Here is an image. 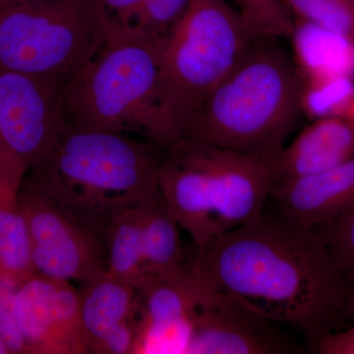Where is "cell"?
Returning a JSON list of instances; mask_svg holds the SVG:
<instances>
[{"instance_id":"obj_1","label":"cell","mask_w":354,"mask_h":354,"mask_svg":"<svg viewBox=\"0 0 354 354\" xmlns=\"http://www.w3.org/2000/svg\"><path fill=\"white\" fill-rule=\"evenodd\" d=\"M187 261L218 290L297 330L314 353L351 320L353 288L320 235L272 212L195 246Z\"/></svg>"},{"instance_id":"obj_2","label":"cell","mask_w":354,"mask_h":354,"mask_svg":"<svg viewBox=\"0 0 354 354\" xmlns=\"http://www.w3.org/2000/svg\"><path fill=\"white\" fill-rule=\"evenodd\" d=\"M162 147L125 133L72 127L64 121L53 148L21 189L46 198L106 234L114 216L162 196Z\"/></svg>"},{"instance_id":"obj_3","label":"cell","mask_w":354,"mask_h":354,"mask_svg":"<svg viewBox=\"0 0 354 354\" xmlns=\"http://www.w3.org/2000/svg\"><path fill=\"white\" fill-rule=\"evenodd\" d=\"M302 83L279 39L257 37L208 95L186 137L272 160L304 114Z\"/></svg>"},{"instance_id":"obj_4","label":"cell","mask_w":354,"mask_h":354,"mask_svg":"<svg viewBox=\"0 0 354 354\" xmlns=\"http://www.w3.org/2000/svg\"><path fill=\"white\" fill-rule=\"evenodd\" d=\"M271 162L184 137L162 148L158 187L179 227L201 246L264 215Z\"/></svg>"},{"instance_id":"obj_5","label":"cell","mask_w":354,"mask_h":354,"mask_svg":"<svg viewBox=\"0 0 354 354\" xmlns=\"http://www.w3.org/2000/svg\"><path fill=\"white\" fill-rule=\"evenodd\" d=\"M165 38L116 23L109 41L64 88V121L125 133L158 147L177 141L160 104Z\"/></svg>"},{"instance_id":"obj_6","label":"cell","mask_w":354,"mask_h":354,"mask_svg":"<svg viewBox=\"0 0 354 354\" xmlns=\"http://www.w3.org/2000/svg\"><path fill=\"white\" fill-rule=\"evenodd\" d=\"M257 37L227 0H191L162 46L160 104L177 140Z\"/></svg>"},{"instance_id":"obj_7","label":"cell","mask_w":354,"mask_h":354,"mask_svg":"<svg viewBox=\"0 0 354 354\" xmlns=\"http://www.w3.org/2000/svg\"><path fill=\"white\" fill-rule=\"evenodd\" d=\"M116 23L102 0H26L0 7V70L67 83Z\"/></svg>"},{"instance_id":"obj_8","label":"cell","mask_w":354,"mask_h":354,"mask_svg":"<svg viewBox=\"0 0 354 354\" xmlns=\"http://www.w3.org/2000/svg\"><path fill=\"white\" fill-rule=\"evenodd\" d=\"M64 81L0 70V201L17 204L23 181L64 125Z\"/></svg>"},{"instance_id":"obj_9","label":"cell","mask_w":354,"mask_h":354,"mask_svg":"<svg viewBox=\"0 0 354 354\" xmlns=\"http://www.w3.org/2000/svg\"><path fill=\"white\" fill-rule=\"evenodd\" d=\"M18 206L37 274L81 285L108 272L106 234L46 198L20 189Z\"/></svg>"},{"instance_id":"obj_10","label":"cell","mask_w":354,"mask_h":354,"mask_svg":"<svg viewBox=\"0 0 354 354\" xmlns=\"http://www.w3.org/2000/svg\"><path fill=\"white\" fill-rule=\"evenodd\" d=\"M209 286L189 263L138 290L139 322L132 354H186L193 316Z\"/></svg>"},{"instance_id":"obj_11","label":"cell","mask_w":354,"mask_h":354,"mask_svg":"<svg viewBox=\"0 0 354 354\" xmlns=\"http://www.w3.org/2000/svg\"><path fill=\"white\" fill-rule=\"evenodd\" d=\"M279 326L211 283L193 316L186 354L302 353Z\"/></svg>"},{"instance_id":"obj_12","label":"cell","mask_w":354,"mask_h":354,"mask_svg":"<svg viewBox=\"0 0 354 354\" xmlns=\"http://www.w3.org/2000/svg\"><path fill=\"white\" fill-rule=\"evenodd\" d=\"M14 307L25 353H88L80 292L70 281L35 274L18 286Z\"/></svg>"},{"instance_id":"obj_13","label":"cell","mask_w":354,"mask_h":354,"mask_svg":"<svg viewBox=\"0 0 354 354\" xmlns=\"http://www.w3.org/2000/svg\"><path fill=\"white\" fill-rule=\"evenodd\" d=\"M81 321L88 353L132 354L138 290L108 272L81 285Z\"/></svg>"},{"instance_id":"obj_14","label":"cell","mask_w":354,"mask_h":354,"mask_svg":"<svg viewBox=\"0 0 354 354\" xmlns=\"http://www.w3.org/2000/svg\"><path fill=\"white\" fill-rule=\"evenodd\" d=\"M272 213L302 227L337 220L354 206V158L333 169L272 183Z\"/></svg>"},{"instance_id":"obj_15","label":"cell","mask_w":354,"mask_h":354,"mask_svg":"<svg viewBox=\"0 0 354 354\" xmlns=\"http://www.w3.org/2000/svg\"><path fill=\"white\" fill-rule=\"evenodd\" d=\"M354 158V127L342 118L312 120L271 162L272 183L328 171Z\"/></svg>"},{"instance_id":"obj_16","label":"cell","mask_w":354,"mask_h":354,"mask_svg":"<svg viewBox=\"0 0 354 354\" xmlns=\"http://www.w3.org/2000/svg\"><path fill=\"white\" fill-rule=\"evenodd\" d=\"M293 60L302 79L346 76L354 79V41L304 21L293 20Z\"/></svg>"},{"instance_id":"obj_17","label":"cell","mask_w":354,"mask_h":354,"mask_svg":"<svg viewBox=\"0 0 354 354\" xmlns=\"http://www.w3.org/2000/svg\"><path fill=\"white\" fill-rule=\"evenodd\" d=\"M143 216L144 206L125 209L111 218L106 230L109 274L137 290L150 279L144 247Z\"/></svg>"},{"instance_id":"obj_18","label":"cell","mask_w":354,"mask_h":354,"mask_svg":"<svg viewBox=\"0 0 354 354\" xmlns=\"http://www.w3.org/2000/svg\"><path fill=\"white\" fill-rule=\"evenodd\" d=\"M143 227L150 279L171 274L187 263L181 246L180 227L162 196L144 206Z\"/></svg>"},{"instance_id":"obj_19","label":"cell","mask_w":354,"mask_h":354,"mask_svg":"<svg viewBox=\"0 0 354 354\" xmlns=\"http://www.w3.org/2000/svg\"><path fill=\"white\" fill-rule=\"evenodd\" d=\"M35 274L29 230L18 203L0 201V278L20 286Z\"/></svg>"},{"instance_id":"obj_20","label":"cell","mask_w":354,"mask_h":354,"mask_svg":"<svg viewBox=\"0 0 354 354\" xmlns=\"http://www.w3.org/2000/svg\"><path fill=\"white\" fill-rule=\"evenodd\" d=\"M302 80V113L311 120L344 118L354 99V79L346 76H324Z\"/></svg>"},{"instance_id":"obj_21","label":"cell","mask_w":354,"mask_h":354,"mask_svg":"<svg viewBox=\"0 0 354 354\" xmlns=\"http://www.w3.org/2000/svg\"><path fill=\"white\" fill-rule=\"evenodd\" d=\"M293 20L304 21L354 41V4L346 0H281Z\"/></svg>"},{"instance_id":"obj_22","label":"cell","mask_w":354,"mask_h":354,"mask_svg":"<svg viewBox=\"0 0 354 354\" xmlns=\"http://www.w3.org/2000/svg\"><path fill=\"white\" fill-rule=\"evenodd\" d=\"M241 14L256 36L290 39L293 19L281 0H234Z\"/></svg>"},{"instance_id":"obj_23","label":"cell","mask_w":354,"mask_h":354,"mask_svg":"<svg viewBox=\"0 0 354 354\" xmlns=\"http://www.w3.org/2000/svg\"><path fill=\"white\" fill-rule=\"evenodd\" d=\"M314 230L325 242L337 269L354 290V206L337 220Z\"/></svg>"},{"instance_id":"obj_24","label":"cell","mask_w":354,"mask_h":354,"mask_svg":"<svg viewBox=\"0 0 354 354\" xmlns=\"http://www.w3.org/2000/svg\"><path fill=\"white\" fill-rule=\"evenodd\" d=\"M191 0H143L131 26L165 38L185 12Z\"/></svg>"},{"instance_id":"obj_25","label":"cell","mask_w":354,"mask_h":354,"mask_svg":"<svg viewBox=\"0 0 354 354\" xmlns=\"http://www.w3.org/2000/svg\"><path fill=\"white\" fill-rule=\"evenodd\" d=\"M19 286L0 278V337L11 353H25V346L15 318V295Z\"/></svg>"},{"instance_id":"obj_26","label":"cell","mask_w":354,"mask_h":354,"mask_svg":"<svg viewBox=\"0 0 354 354\" xmlns=\"http://www.w3.org/2000/svg\"><path fill=\"white\" fill-rule=\"evenodd\" d=\"M315 353L354 354V322L348 329H339L326 335L319 342Z\"/></svg>"},{"instance_id":"obj_27","label":"cell","mask_w":354,"mask_h":354,"mask_svg":"<svg viewBox=\"0 0 354 354\" xmlns=\"http://www.w3.org/2000/svg\"><path fill=\"white\" fill-rule=\"evenodd\" d=\"M114 22L131 26L143 0H102Z\"/></svg>"},{"instance_id":"obj_28","label":"cell","mask_w":354,"mask_h":354,"mask_svg":"<svg viewBox=\"0 0 354 354\" xmlns=\"http://www.w3.org/2000/svg\"><path fill=\"white\" fill-rule=\"evenodd\" d=\"M344 118V120H348V122H351L354 127V99L353 100V102H351V104H349L348 109H346Z\"/></svg>"},{"instance_id":"obj_29","label":"cell","mask_w":354,"mask_h":354,"mask_svg":"<svg viewBox=\"0 0 354 354\" xmlns=\"http://www.w3.org/2000/svg\"><path fill=\"white\" fill-rule=\"evenodd\" d=\"M348 312L351 322H354V290H351V295H349Z\"/></svg>"},{"instance_id":"obj_30","label":"cell","mask_w":354,"mask_h":354,"mask_svg":"<svg viewBox=\"0 0 354 354\" xmlns=\"http://www.w3.org/2000/svg\"><path fill=\"white\" fill-rule=\"evenodd\" d=\"M11 353L10 349L7 346L6 342L0 337V354Z\"/></svg>"},{"instance_id":"obj_31","label":"cell","mask_w":354,"mask_h":354,"mask_svg":"<svg viewBox=\"0 0 354 354\" xmlns=\"http://www.w3.org/2000/svg\"><path fill=\"white\" fill-rule=\"evenodd\" d=\"M26 1V0H0V7L10 6V4L19 3V2Z\"/></svg>"},{"instance_id":"obj_32","label":"cell","mask_w":354,"mask_h":354,"mask_svg":"<svg viewBox=\"0 0 354 354\" xmlns=\"http://www.w3.org/2000/svg\"><path fill=\"white\" fill-rule=\"evenodd\" d=\"M346 1L351 2V3L354 4V0H346Z\"/></svg>"}]
</instances>
